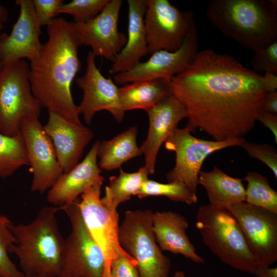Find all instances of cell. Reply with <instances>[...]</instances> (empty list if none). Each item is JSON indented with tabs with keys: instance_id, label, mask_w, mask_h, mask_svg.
Instances as JSON below:
<instances>
[{
	"instance_id": "obj_17",
	"label": "cell",
	"mask_w": 277,
	"mask_h": 277,
	"mask_svg": "<svg viewBox=\"0 0 277 277\" xmlns=\"http://www.w3.org/2000/svg\"><path fill=\"white\" fill-rule=\"evenodd\" d=\"M19 16L10 34H0V62L2 65L27 58L31 62L39 55L43 44L40 41L41 26L36 18L32 0H17Z\"/></svg>"
},
{
	"instance_id": "obj_33",
	"label": "cell",
	"mask_w": 277,
	"mask_h": 277,
	"mask_svg": "<svg viewBox=\"0 0 277 277\" xmlns=\"http://www.w3.org/2000/svg\"><path fill=\"white\" fill-rule=\"evenodd\" d=\"M240 146L251 157L258 159L268 166L277 179V152L271 146L244 140Z\"/></svg>"
},
{
	"instance_id": "obj_39",
	"label": "cell",
	"mask_w": 277,
	"mask_h": 277,
	"mask_svg": "<svg viewBox=\"0 0 277 277\" xmlns=\"http://www.w3.org/2000/svg\"><path fill=\"white\" fill-rule=\"evenodd\" d=\"M264 87L267 92H272L277 90V74L265 72L263 76Z\"/></svg>"
},
{
	"instance_id": "obj_16",
	"label": "cell",
	"mask_w": 277,
	"mask_h": 277,
	"mask_svg": "<svg viewBox=\"0 0 277 277\" xmlns=\"http://www.w3.org/2000/svg\"><path fill=\"white\" fill-rule=\"evenodd\" d=\"M95 56L90 51L87 55L85 73L76 79L83 96L78 106L87 124H90L95 113L102 110L110 112L117 122H121L125 112L118 98V88L110 78L105 77L95 63Z\"/></svg>"
},
{
	"instance_id": "obj_7",
	"label": "cell",
	"mask_w": 277,
	"mask_h": 277,
	"mask_svg": "<svg viewBox=\"0 0 277 277\" xmlns=\"http://www.w3.org/2000/svg\"><path fill=\"white\" fill-rule=\"evenodd\" d=\"M150 209L128 210L119 227L121 247L137 263L142 277H169L170 261L157 244Z\"/></svg>"
},
{
	"instance_id": "obj_21",
	"label": "cell",
	"mask_w": 277,
	"mask_h": 277,
	"mask_svg": "<svg viewBox=\"0 0 277 277\" xmlns=\"http://www.w3.org/2000/svg\"><path fill=\"white\" fill-rule=\"evenodd\" d=\"M152 221L155 239L162 250L181 254L195 263H204L186 234L189 223L184 216L171 211H156Z\"/></svg>"
},
{
	"instance_id": "obj_29",
	"label": "cell",
	"mask_w": 277,
	"mask_h": 277,
	"mask_svg": "<svg viewBox=\"0 0 277 277\" xmlns=\"http://www.w3.org/2000/svg\"><path fill=\"white\" fill-rule=\"evenodd\" d=\"M142 199L152 196H163L169 199L192 205L197 202L196 192L184 183L172 182L161 183L149 179L142 185L135 195Z\"/></svg>"
},
{
	"instance_id": "obj_23",
	"label": "cell",
	"mask_w": 277,
	"mask_h": 277,
	"mask_svg": "<svg viewBox=\"0 0 277 277\" xmlns=\"http://www.w3.org/2000/svg\"><path fill=\"white\" fill-rule=\"evenodd\" d=\"M199 184L205 189L209 205L214 208L228 210L245 201L243 179L230 176L215 166L210 171H200Z\"/></svg>"
},
{
	"instance_id": "obj_13",
	"label": "cell",
	"mask_w": 277,
	"mask_h": 277,
	"mask_svg": "<svg viewBox=\"0 0 277 277\" xmlns=\"http://www.w3.org/2000/svg\"><path fill=\"white\" fill-rule=\"evenodd\" d=\"M30 171L33 174L32 192L43 193L63 174L53 143L38 117H30L22 123Z\"/></svg>"
},
{
	"instance_id": "obj_28",
	"label": "cell",
	"mask_w": 277,
	"mask_h": 277,
	"mask_svg": "<svg viewBox=\"0 0 277 277\" xmlns=\"http://www.w3.org/2000/svg\"><path fill=\"white\" fill-rule=\"evenodd\" d=\"M243 180L247 182L245 202L277 213V192L272 188L265 176L255 171H249Z\"/></svg>"
},
{
	"instance_id": "obj_37",
	"label": "cell",
	"mask_w": 277,
	"mask_h": 277,
	"mask_svg": "<svg viewBox=\"0 0 277 277\" xmlns=\"http://www.w3.org/2000/svg\"><path fill=\"white\" fill-rule=\"evenodd\" d=\"M261 109L269 113H277V91L267 92L266 93Z\"/></svg>"
},
{
	"instance_id": "obj_12",
	"label": "cell",
	"mask_w": 277,
	"mask_h": 277,
	"mask_svg": "<svg viewBox=\"0 0 277 277\" xmlns=\"http://www.w3.org/2000/svg\"><path fill=\"white\" fill-rule=\"evenodd\" d=\"M228 210L239 223L250 251L259 265L270 266L277 260V213L245 202Z\"/></svg>"
},
{
	"instance_id": "obj_4",
	"label": "cell",
	"mask_w": 277,
	"mask_h": 277,
	"mask_svg": "<svg viewBox=\"0 0 277 277\" xmlns=\"http://www.w3.org/2000/svg\"><path fill=\"white\" fill-rule=\"evenodd\" d=\"M206 15L225 36L254 52L277 41L276 0H213Z\"/></svg>"
},
{
	"instance_id": "obj_2",
	"label": "cell",
	"mask_w": 277,
	"mask_h": 277,
	"mask_svg": "<svg viewBox=\"0 0 277 277\" xmlns=\"http://www.w3.org/2000/svg\"><path fill=\"white\" fill-rule=\"evenodd\" d=\"M47 41L30 62L29 81L42 107L78 124L80 111L71 94L73 81L81 69L78 50L82 46L73 22L55 18L47 26Z\"/></svg>"
},
{
	"instance_id": "obj_40",
	"label": "cell",
	"mask_w": 277,
	"mask_h": 277,
	"mask_svg": "<svg viewBox=\"0 0 277 277\" xmlns=\"http://www.w3.org/2000/svg\"><path fill=\"white\" fill-rule=\"evenodd\" d=\"M8 13L6 8L0 4V24L4 25L7 21Z\"/></svg>"
},
{
	"instance_id": "obj_30",
	"label": "cell",
	"mask_w": 277,
	"mask_h": 277,
	"mask_svg": "<svg viewBox=\"0 0 277 277\" xmlns=\"http://www.w3.org/2000/svg\"><path fill=\"white\" fill-rule=\"evenodd\" d=\"M11 223L7 216L0 213V277H25L9 256L15 242L10 228Z\"/></svg>"
},
{
	"instance_id": "obj_36",
	"label": "cell",
	"mask_w": 277,
	"mask_h": 277,
	"mask_svg": "<svg viewBox=\"0 0 277 277\" xmlns=\"http://www.w3.org/2000/svg\"><path fill=\"white\" fill-rule=\"evenodd\" d=\"M256 121H260L273 133L275 143H277V115L261 111L259 113Z\"/></svg>"
},
{
	"instance_id": "obj_10",
	"label": "cell",
	"mask_w": 277,
	"mask_h": 277,
	"mask_svg": "<svg viewBox=\"0 0 277 277\" xmlns=\"http://www.w3.org/2000/svg\"><path fill=\"white\" fill-rule=\"evenodd\" d=\"M103 182L97 183L82 193L76 202L88 230L103 252L105 264L104 275L110 273V265L113 260L120 256H131L119 243L118 213L116 209L107 206L101 200Z\"/></svg>"
},
{
	"instance_id": "obj_38",
	"label": "cell",
	"mask_w": 277,
	"mask_h": 277,
	"mask_svg": "<svg viewBox=\"0 0 277 277\" xmlns=\"http://www.w3.org/2000/svg\"><path fill=\"white\" fill-rule=\"evenodd\" d=\"M252 274L255 277H277V267L258 265Z\"/></svg>"
},
{
	"instance_id": "obj_3",
	"label": "cell",
	"mask_w": 277,
	"mask_h": 277,
	"mask_svg": "<svg viewBox=\"0 0 277 277\" xmlns=\"http://www.w3.org/2000/svg\"><path fill=\"white\" fill-rule=\"evenodd\" d=\"M61 206L41 208L29 223L10 225L15 242L10 253L17 257L25 277H60L64 239L56 214Z\"/></svg>"
},
{
	"instance_id": "obj_43",
	"label": "cell",
	"mask_w": 277,
	"mask_h": 277,
	"mask_svg": "<svg viewBox=\"0 0 277 277\" xmlns=\"http://www.w3.org/2000/svg\"><path fill=\"white\" fill-rule=\"evenodd\" d=\"M103 277H111V274H110L109 275L103 276Z\"/></svg>"
},
{
	"instance_id": "obj_41",
	"label": "cell",
	"mask_w": 277,
	"mask_h": 277,
	"mask_svg": "<svg viewBox=\"0 0 277 277\" xmlns=\"http://www.w3.org/2000/svg\"><path fill=\"white\" fill-rule=\"evenodd\" d=\"M173 277H186L185 273L181 270L176 271Z\"/></svg>"
},
{
	"instance_id": "obj_26",
	"label": "cell",
	"mask_w": 277,
	"mask_h": 277,
	"mask_svg": "<svg viewBox=\"0 0 277 277\" xmlns=\"http://www.w3.org/2000/svg\"><path fill=\"white\" fill-rule=\"evenodd\" d=\"M149 172L144 166L136 172L128 173L120 169L118 176L109 178L108 185L106 186L105 195L101 198L102 202L112 209H116L121 203L128 201L148 179Z\"/></svg>"
},
{
	"instance_id": "obj_5",
	"label": "cell",
	"mask_w": 277,
	"mask_h": 277,
	"mask_svg": "<svg viewBox=\"0 0 277 277\" xmlns=\"http://www.w3.org/2000/svg\"><path fill=\"white\" fill-rule=\"evenodd\" d=\"M195 226L204 243L224 263L251 273L259 265L251 254L236 219L227 210L201 206Z\"/></svg>"
},
{
	"instance_id": "obj_8",
	"label": "cell",
	"mask_w": 277,
	"mask_h": 277,
	"mask_svg": "<svg viewBox=\"0 0 277 277\" xmlns=\"http://www.w3.org/2000/svg\"><path fill=\"white\" fill-rule=\"evenodd\" d=\"M62 207L71 229L64 239L60 277H102L104 257L83 221L76 200Z\"/></svg>"
},
{
	"instance_id": "obj_22",
	"label": "cell",
	"mask_w": 277,
	"mask_h": 277,
	"mask_svg": "<svg viewBox=\"0 0 277 277\" xmlns=\"http://www.w3.org/2000/svg\"><path fill=\"white\" fill-rule=\"evenodd\" d=\"M128 21L126 42L112 62L109 73L111 75L128 71L148 54L144 24L146 0H128Z\"/></svg>"
},
{
	"instance_id": "obj_24",
	"label": "cell",
	"mask_w": 277,
	"mask_h": 277,
	"mask_svg": "<svg viewBox=\"0 0 277 277\" xmlns=\"http://www.w3.org/2000/svg\"><path fill=\"white\" fill-rule=\"evenodd\" d=\"M171 94V81L159 78L133 82L118 88L121 108L128 110L146 111Z\"/></svg>"
},
{
	"instance_id": "obj_35",
	"label": "cell",
	"mask_w": 277,
	"mask_h": 277,
	"mask_svg": "<svg viewBox=\"0 0 277 277\" xmlns=\"http://www.w3.org/2000/svg\"><path fill=\"white\" fill-rule=\"evenodd\" d=\"M111 277H142L137 263L132 257L120 256L110 265Z\"/></svg>"
},
{
	"instance_id": "obj_42",
	"label": "cell",
	"mask_w": 277,
	"mask_h": 277,
	"mask_svg": "<svg viewBox=\"0 0 277 277\" xmlns=\"http://www.w3.org/2000/svg\"><path fill=\"white\" fill-rule=\"evenodd\" d=\"M4 26V25L0 24V34H1V31L3 28ZM2 66H3V65L0 62V70L1 69V68H2Z\"/></svg>"
},
{
	"instance_id": "obj_18",
	"label": "cell",
	"mask_w": 277,
	"mask_h": 277,
	"mask_svg": "<svg viewBox=\"0 0 277 277\" xmlns=\"http://www.w3.org/2000/svg\"><path fill=\"white\" fill-rule=\"evenodd\" d=\"M146 111L149 121V130L146 140L140 148L144 155L145 166L150 175L155 171L157 155L162 144L187 115L185 107L172 94Z\"/></svg>"
},
{
	"instance_id": "obj_20",
	"label": "cell",
	"mask_w": 277,
	"mask_h": 277,
	"mask_svg": "<svg viewBox=\"0 0 277 277\" xmlns=\"http://www.w3.org/2000/svg\"><path fill=\"white\" fill-rule=\"evenodd\" d=\"M100 141L92 145L84 159L63 174L48 190L47 201L55 206L63 207L74 202L78 196L97 183L103 182L97 163Z\"/></svg>"
},
{
	"instance_id": "obj_27",
	"label": "cell",
	"mask_w": 277,
	"mask_h": 277,
	"mask_svg": "<svg viewBox=\"0 0 277 277\" xmlns=\"http://www.w3.org/2000/svg\"><path fill=\"white\" fill-rule=\"evenodd\" d=\"M26 165L29 164L21 132L14 136H8L0 132V177H9Z\"/></svg>"
},
{
	"instance_id": "obj_25",
	"label": "cell",
	"mask_w": 277,
	"mask_h": 277,
	"mask_svg": "<svg viewBox=\"0 0 277 277\" xmlns=\"http://www.w3.org/2000/svg\"><path fill=\"white\" fill-rule=\"evenodd\" d=\"M136 126L130 127L109 141L100 142L97 157L100 169L111 171L142 154L136 143Z\"/></svg>"
},
{
	"instance_id": "obj_6",
	"label": "cell",
	"mask_w": 277,
	"mask_h": 277,
	"mask_svg": "<svg viewBox=\"0 0 277 277\" xmlns=\"http://www.w3.org/2000/svg\"><path fill=\"white\" fill-rule=\"evenodd\" d=\"M42 106L33 95L29 66L24 60L3 65L0 70V132L8 136L21 132L26 118H39Z\"/></svg>"
},
{
	"instance_id": "obj_19",
	"label": "cell",
	"mask_w": 277,
	"mask_h": 277,
	"mask_svg": "<svg viewBox=\"0 0 277 277\" xmlns=\"http://www.w3.org/2000/svg\"><path fill=\"white\" fill-rule=\"evenodd\" d=\"M48 114V121L43 127L53 143L63 173H66L78 163L93 134L82 124L71 122L50 111Z\"/></svg>"
},
{
	"instance_id": "obj_11",
	"label": "cell",
	"mask_w": 277,
	"mask_h": 277,
	"mask_svg": "<svg viewBox=\"0 0 277 277\" xmlns=\"http://www.w3.org/2000/svg\"><path fill=\"white\" fill-rule=\"evenodd\" d=\"M144 24L148 54L174 51L183 45L195 23L192 11H181L168 0H146Z\"/></svg>"
},
{
	"instance_id": "obj_32",
	"label": "cell",
	"mask_w": 277,
	"mask_h": 277,
	"mask_svg": "<svg viewBox=\"0 0 277 277\" xmlns=\"http://www.w3.org/2000/svg\"><path fill=\"white\" fill-rule=\"evenodd\" d=\"M252 70L277 74V41L254 52L251 60Z\"/></svg>"
},
{
	"instance_id": "obj_14",
	"label": "cell",
	"mask_w": 277,
	"mask_h": 277,
	"mask_svg": "<svg viewBox=\"0 0 277 277\" xmlns=\"http://www.w3.org/2000/svg\"><path fill=\"white\" fill-rule=\"evenodd\" d=\"M198 34L195 25L190 30L182 46L174 51L161 50L151 54L144 62H140L130 70L113 76L116 85L159 78L171 81L184 71L198 52Z\"/></svg>"
},
{
	"instance_id": "obj_1",
	"label": "cell",
	"mask_w": 277,
	"mask_h": 277,
	"mask_svg": "<svg viewBox=\"0 0 277 277\" xmlns=\"http://www.w3.org/2000/svg\"><path fill=\"white\" fill-rule=\"evenodd\" d=\"M171 94L185 107V127L214 141L243 138L253 128L266 93L262 75L233 56L199 51L171 81Z\"/></svg>"
},
{
	"instance_id": "obj_31",
	"label": "cell",
	"mask_w": 277,
	"mask_h": 277,
	"mask_svg": "<svg viewBox=\"0 0 277 277\" xmlns=\"http://www.w3.org/2000/svg\"><path fill=\"white\" fill-rule=\"evenodd\" d=\"M109 0H72L63 4L58 10V14L67 13L74 18V23L84 22L92 19L98 14Z\"/></svg>"
},
{
	"instance_id": "obj_34",
	"label": "cell",
	"mask_w": 277,
	"mask_h": 277,
	"mask_svg": "<svg viewBox=\"0 0 277 277\" xmlns=\"http://www.w3.org/2000/svg\"><path fill=\"white\" fill-rule=\"evenodd\" d=\"M35 14L41 27L48 26L58 15L63 0H32Z\"/></svg>"
},
{
	"instance_id": "obj_9",
	"label": "cell",
	"mask_w": 277,
	"mask_h": 277,
	"mask_svg": "<svg viewBox=\"0 0 277 277\" xmlns=\"http://www.w3.org/2000/svg\"><path fill=\"white\" fill-rule=\"evenodd\" d=\"M244 140H205L194 136L186 127L177 128L165 142L166 149L175 154V166L166 175L168 182L184 183L196 192L199 173L206 157L221 149L240 146Z\"/></svg>"
},
{
	"instance_id": "obj_15",
	"label": "cell",
	"mask_w": 277,
	"mask_h": 277,
	"mask_svg": "<svg viewBox=\"0 0 277 277\" xmlns=\"http://www.w3.org/2000/svg\"><path fill=\"white\" fill-rule=\"evenodd\" d=\"M123 1L109 0L102 11L89 21L74 23L82 45L89 46L96 56L112 62L124 47L126 36L118 29Z\"/></svg>"
}]
</instances>
